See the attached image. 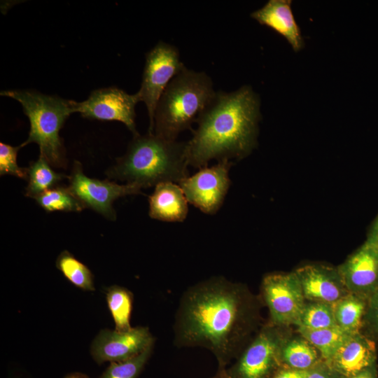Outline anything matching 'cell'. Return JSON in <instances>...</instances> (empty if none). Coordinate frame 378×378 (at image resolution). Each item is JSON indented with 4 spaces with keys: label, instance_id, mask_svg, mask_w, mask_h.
<instances>
[{
    "label": "cell",
    "instance_id": "obj_1",
    "mask_svg": "<svg viewBox=\"0 0 378 378\" xmlns=\"http://www.w3.org/2000/svg\"><path fill=\"white\" fill-rule=\"evenodd\" d=\"M252 300L245 288L222 276L188 287L179 300L173 326L177 347H203L219 368L246 346L252 326Z\"/></svg>",
    "mask_w": 378,
    "mask_h": 378
},
{
    "label": "cell",
    "instance_id": "obj_2",
    "mask_svg": "<svg viewBox=\"0 0 378 378\" xmlns=\"http://www.w3.org/2000/svg\"><path fill=\"white\" fill-rule=\"evenodd\" d=\"M260 105L258 95L250 86L231 92H216L186 142L188 165L200 169L213 159L248 155L257 145Z\"/></svg>",
    "mask_w": 378,
    "mask_h": 378
},
{
    "label": "cell",
    "instance_id": "obj_3",
    "mask_svg": "<svg viewBox=\"0 0 378 378\" xmlns=\"http://www.w3.org/2000/svg\"><path fill=\"white\" fill-rule=\"evenodd\" d=\"M186 142L148 133L134 136L124 155L108 171L110 178L141 189L160 183H179L188 176Z\"/></svg>",
    "mask_w": 378,
    "mask_h": 378
},
{
    "label": "cell",
    "instance_id": "obj_4",
    "mask_svg": "<svg viewBox=\"0 0 378 378\" xmlns=\"http://www.w3.org/2000/svg\"><path fill=\"white\" fill-rule=\"evenodd\" d=\"M216 92L203 71L184 66L162 94L154 115L153 133L169 140L190 129L211 104Z\"/></svg>",
    "mask_w": 378,
    "mask_h": 378
},
{
    "label": "cell",
    "instance_id": "obj_5",
    "mask_svg": "<svg viewBox=\"0 0 378 378\" xmlns=\"http://www.w3.org/2000/svg\"><path fill=\"white\" fill-rule=\"evenodd\" d=\"M0 94L18 102L29 119V136L21 148L35 143L39 147L40 156L52 167H65L66 160L59 132L66 120L74 113V101L33 90H8Z\"/></svg>",
    "mask_w": 378,
    "mask_h": 378
},
{
    "label": "cell",
    "instance_id": "obj_6",
    "mask_svg": "<svg viewBox=\"0 0 378 378\" xmlns=\"http://www.w3.org/2000/svg\"><path fill=\"white\" fill-rule=\"evenodd\" d=\"M177 48L160 41L146 55L142 80L137 92L146 104L149 118L148 132L153 134L158 103L172 80L184 67Z\"/></svg>",
    "mask_w": 378,
    "mask_h": 378
},
{
    "label": "cell",
    "instance_id": "obj_7",
    "mask_svg": "<svg viewBox=\"0 0 378 378\" xmlns=\"http://www.w3.org/2000/svg\"><path fill=\"white\" fill-rule=\"evenodd\" d=\"M261 289L272 325H295L306 304L295 273L268 274L262 281Z\"/></svg>",
    "mask_w": 378,
    "mask_h": 378
},
{
    "label": "cell",
    "instance_id": "obj_8",
    "mask_svg": "<svg viewBox=\"0 0 378 378\" xmlns=\"http://www.w3.org/2000/svg\"><path fill=\"white\" fill-rule=\"evenodd\" d=\"M69 178V189L83 207L90 208L111 220L116 218L113 207L115 200L126 195L141 194V188L134 184L120 185L85 176L77 161L74 162Z\"/></svg>",
    "mask_w": 378,
    "mask_h": 378
},
{
    "label": "cell",
    "instance_id": "obj_9",
    "mask_svg": "<svg viewBox=\"0 0 378 378\" xmlns=\"http://www.w3.org/2000/svg\"><path fill=\"white\" fill-rule=\"evenodd\" d=\"M232 162L219 160L211 167H204L178 184L189 203L206 214H214L221 207L230 185L229 171Z\"/></svg>",
    "mask_w": 378,
    "mask_h": 378
},
{
    "label": "cell",
    "instance_id": "obj_10",
    "mask_svg": "<svg viewBox=\"0 0 378 378\" xmlns=\"http://www.w3.org/2000/svg\"><path fill=\"white\" fill-rule=\"evenodd\" d=\"M139 102L137 92L130 94L118 88H104L92 91L85 101H74L73 108L85 118L121 122L136 136L135 106Z\"/></svg>",
    "mask_w": 378,
    "mask_h": 378
},
{
    "label": "cell",
    "instance_id": "obj_11",
    "mask_svg": "<svg viewBox=\"0 0 378 378\" xmlns=\"http://www.w3.org/2000/svg\"><path fill=\"white\" fill-rule=\"evenodd\" d=\"M282 339L275 326L261 329L227 372L231 378H270L279 358Z\"/></svg>",
    "mask_w": 378,
    "mask_h": 378
},
{
    "label": "cell",
    "instance_id": "obj_12",
    "mask_svg": "<svg viewBox=\"0 0 378 378\" xmlns=\"http://www.w3.org/2000/svg\"><path fill=\"white\" fill-rule=\"evenodd\" d=\"M154 337L148 328L138 326L125 332L102 330L94 340L91 354L98 364L125 361L153 346Z\"/></svg>",
    "mask_w": 378,
    "mask_h": 378
},
{
    "label": "cell",
    "instance_id": "obj_13",
    "mask_svg": "<svg viewBox=\"0 0 378 378\" xmlns=\"http://www.w3.org/2000/svg\"><path fill=\"white\" fill-rule=\"evenodd\" d=\"M349 293L367 300L378 290V249L363 243L337 267Z\"/></svg>",
    "mask_w": 378,
    "mask_h": 378
},
{
    "label": "cell",
    "instance_id": "obj_14",
    "mask_svg": "<svg viewBox=\"0 0 378 378\" xmlns=\"http://www.w3.org/2000/svg\"><path fill=\"white\" fill-rule=\"evenodd\" d=\"M294 272L305 300L333 305L349 293L337 267L306 265Z\"/></svg>",
    "mask_w": 378,
    "mask_h": 378
},
{
    "label": "cell",
    "instance_id": "obj_15",
    "mask_svg": "<svg viewBox=\"0 0 378 378\" xmlns=\"http://www.w3.org/2000/svg\"><path fill=\"white\" fill-rule=\"evenodd\" d=\"M377 349L373 340L360 332L349 339L328 360L330 367L344 378L376 365Z\"/></svg>",
    "mask_w": 378,
    "mask_h": 378
},
{
    "label": "cell",
    "instance_id": "obj_16",
    "mask_svg": "<svg viewBox=\"0 0 378 378\" xmlns=\"http://www.w3.org/2000/svg\"><path fill=\"white\" fill-rule=\"evenodd\" d=\"M290 0H270L251 17L284 36L295 52L304 47L301 31L294 18Z\"/></svg>",
    "mask_w": 378,
    "mask_h": 378
},
{
    "label": "cell",
    "instance_id": "obj_17",
    "mask_svg": "<svg viewBox=\"0 0 378 378\" xmlns=\"http://www.w3.org/2000/svg\"><path fill=\"white\" fill-rule=\"evenodd\" d=\"M188 200L181 186L174 182L160 183L148 197L149 216L165 222H182L188 213Z\"/></svg>",
    "mask_w": 378,
    "mask_h": 378
},
{
    "label": "cell",
    "instance_id": "obj_18",
    "mask_svg": "<svg viewBox=\"0 0 378 378\" xmlns=\"http://www.w3.org/2000/svg\"><path fill=\"white\" fill-rule=\"evenodd\" d=\"M367 305V300L349 293L332 305L337 325L351 333L360 332Z\"/></svg>",
    "mask_w": 378,
    "mask_h": 378
},
{
    "label": "cell",
    "instance_id": "obj_19",
    "mask_svg": "<svg viewBox=\"0 0 378 378\" xmlns=\"http://www.w3.org/2000/svg\"><path fill=\"white\" fill-rule=\"evenodd\" d=\"M298 330L302 337L320 352L325 361L329 360L354 334L339 326L318 330L298 327Z\"/></svg>",
    "mask_w": 378,
    "mask_h": 378
},
{
    "label": "cell",
    "instance_id": "obj_20",
    "mask_svg": "<svg viewBox=\"0 0 378 378\" xmlns=\"http://www.w3.org/2000/svg\"><path fill=\"white\" fill-rule=\"evenodd\" d=\"M66 176L56 172L49 162L39 155L27 168V186L25 195L35 199L41 193L57 186V183Z\"/></svg>",
    "mask_w": 378,
    "mask_h": 378
},
{
    "label": "cell",
    "instance_id": "obj_21",
    "mask_svg": "<svg viewBox=\"0 0 378 378\" xmlns=\"http://www.w3.org/2000/svg\"><path fill=\"white\" fill-rule=\"evenodd\" d=\"M279 358L288 367L308 370L318 363L317 349L305 339H294L281 343Z\"/></svg>",
    "mask_w": 378,
    "mask_h": 378
},
{
    "label": "cell",
    "instance_id": "obj_22",
    "mask_svg": "<svg viewBox=\"0 0 378 378\" xmlns=\"http://www.w3.org/2000/svg\"><path fill=\"white\" fill-rule=\"evenodd\" d=\"M106 301L115 324V330L125 332L130 330V316L132 309V293L127 288L111 286L106 293Z\"/></svg>",
    "mask_w": 378,
    "mask_h": 378
},
{
    "label": "cell",
    "instance_id": "obj_23",
    "mask_svg": "<svg viewBox=\"0 0 378 378\" xmlns=\"http://www.w3.org/2000/svg\"><path fill=\"white\" fill-rule=\"evenodd\" d=\"M34 200L47 212H80L85 209L68 187L57 186L41 193Z\"/></svg>",
    "mask_w": 378,
    "mask_h": 378
},
{
    "label": "cell",
    "instance_id": "obj_24",
    "mask_svg": "<svg viewBox=\"0 0 378 378\" xmlns=\"http://www.w3.org/2000/svg\"><path fill=\"white\" fill-rule=\"evenodd\" d=\"M56 265L63 275L76 287L85 290H94L90 270L67 251L59 254Z\"/></svg>",
    "mask_w": 378,
    "mask_h": 378
},
{
    "label": "cell",
    "instance_id": "obj_25",
    "mask_svg": "<svg viewBox=\"0 0 378 378\" xmlns=\"http://www.w3.org/2000/svg\"><path fill=\"white\" fill-rule=\"evenodd\" d=\"M295 325L313 330L338 326L332 305L316 302L305 304Z\"/></svg>",
    "mask_w": 378,
    "mask_h": 378
},
{
    "label": "cell",
    "instance_id": "obj_26",
    "mask_svg": "<svg viewBox=\"0 0 378 378\" xmlns=\"http://www.w3.org/2000/svg\"><path fill=\"white\" fill-rule=\"evenodd\" d=\"M153 346L131 359L112 362L99 378H136L148 360Z\"/></svg>",
    "mask_w": 378,
    "mask_h": 378
},
{
    "label": "cell",
    "instance_id": "obj_27",
    "mask_svg": "<svg viewBox=\"0 0 378 378\" xmlns=\"http://www.w3.org/2000/svg\"><path fill=\"white\" fill-rule=\"evenodd\" d=\"M20 146H12L0 142V174L13 175L20 178L27 179V168H22L17 163L18 152Z\"/></svg>",
    "mask_w": 378,
    "mask_h": 378
},
{
    "label": "cell",
    "instance_id": "obj_28",
    "mask_svg": "<svg viewBox=\"0 0 378 378\" xmlns=\"http://www.w3.org/2000/svg\"><path fill=\"white\" fill-rule=\"evenodd\" d=\"M363 324L374 336L378 337V290L368 300Z\"/></svg>",
    "mask_w": 378,
    "mask_h": 378
},
{
    "label": "cell",
    "instance_id": "obj_29",
    "mask_svg": "<svg viewBox=\"0 0 378 378\" xmlns=\"http://www.w3.org/2000/svg\"><path fill=\"white\" fill-rule=\"evenodd\" d=\"M307 378H344L325 361L318 362L315 366L310 369Z\"/></svg>",
    "mask_w": 378,
    "mask_h": 378
},
{
    "label": "cell",
    "instance_id": "obj_30",
    "mask_svg": "<svg viewBox=\"0 0 378 378\" xmlns=\"http://www.w3.org/2000/svg\"><path fill=\"white\" fill-rule=\"evenodd\" d=\"M365 243L378 249V213L369 225Z\"/></svg>",
    "mask_w": 378,
    "mask_h": 378
},
{
    "label": "cell",
    "instance_id": "obj_31",
    "mask_svg": "<svg viewBox=\"0 0 378 378\" xmlns=\"http://www.w3.org/2000/svg\"><path fill=\"white\" fill-rule=\"evenodd\" d=\"M309 370H301L293 368L284 369L278 371L274 378H307Z\"/></svg>",
    "mask_w": 378,
    "mask_h": 378
},
{
    "label": "cell",
    "instance_id": "obj_32",
    "mask_svg": "<svg viewBox=\"0 0 378 378\" xmlns=\"http://www.w3.org/2000/svg\"><path fill=\"white\" fill-rule=\"evenodd\" d=\"M349 378H378L376 365L366 369Z\"/></svg>",
    "mask_w": 378,
    "mask_h": 378
},
{
    "label": "cell",
    "instance_id": "obj_33",
    "mask_svg": "<svg viewBox=\"0 0 378 378\" xmlns=\"http://www.w3.org/2000/svg\"><path fill=\"white\" fill-rule=\"evenodd\" d=\"M212 378H231L225 368H219L217 374Z\"/></svg>",
    "mask_w": 378,
    "mask_h": 378
},
{
    "label": "cell",
    "instance_id": "obj_34",
    "mask_svg": "<svg viewBox=\"0 0 378 378\" xmlns=\"http://www.w3.org/2000/svg\"><path fill=\"white\" fill-rule=\"evenodd\" d=\"M64 378H88L85 374L80 372H72L68 374Z\"/></svg>",
    "mask_w": 378,
    "mask_h": 378
}]
</instances>
